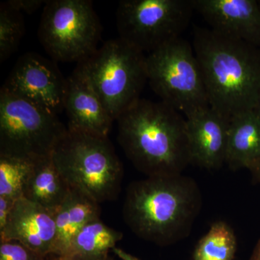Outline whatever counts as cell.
Masks as SVG:
<instances>
[{"mask_svg": "<svg viewBox=\"0 0 260 260\" xmlns=\"http://www.w3.org/2000/svg\"><path fill=\"white\" fill-rule=\"evenodd\" d=\"M192 47L210 107L229 120L255 110L260 93V49L203 28H195Z\"/></svg>", "mask_w": 260, "mask_h": 260, "instance_id": "obj_1", "label": "cell"}, {"mask_svg": "<svg viewBox=\"0 0 260 260\" xmlns=\"http://www.w3.org/2000/svg\"><path fill=\"white\" fill-rule=\"evenodd\" d=\"M116 122L121 148L147 177L179 175L191 164L186 118L161 101L140 99Z\"/></svg>", "mask_w": 260, "mask_h": 260, "instance_id": "obj_2", "label": "cell"}, {"mask_svg": "<svg viewBox=\"0 0 260 260\" xmlns=\"http://www.w3.org/2000/svg\"><path fill=\"white\" fill-rule=\"evenodd\" d=\"M200 208V189L191 178L148 177L128 186L123 216L138 237L168 246L189 235Z\"/></svg>", "mask_w": 260, "mask_h": 260, "instance_id": "obj_3", "label": "cell"}, {"mask_svg": "<svg viewBox=\"0 0 260 260\" xmlns=\"http://www.w3.org/2000/svg\"><path fill=\"white\" fill-rule=\"evenodd\" d=\"M52 158L70 187L99 204L114 201L120 194L124 170L108 137L68 128Z\"/></svg>", "mask_w": 260, "mask_h": 260, "instance_id": "obj_4", "label": "cell"}, {"mask_svg": "<svg viewBox=\"0 0 260 260\" xmlns=\"http://www.w3.org/2000/svg\"><path fill=\"white\" fill-rule=\"evenodd\" d=\"M114 121L140 100L148 81L146 56L122 39H111L78 63Z\"/></svg>", "mask_w": 260, "mask_h": 260, "instance_id": "obj_5", "label": "cell"}, {"mask_svg": "<svg viewBox=\"0 0 260 260\" xmlns=\"http://www.w3.org/2000/svg\"><path fill=\"white\" fill-rule=\"evenodd\" d=\"M68 128L57 114L0 90V155L36 161L49 156Z\"/></svg>", "mask_w": 260, "mask_h": 260, "instance_id": "obj_6", "label": "cell"}, {"mask_svg": "<svg viewBox=\"0 0 260 260\" xmlns=\"http://www.w3.org/2000/svg\"><path fill=\"white\" fill-rule=\"evenodd\" d=\"M148 81L161 102L184 116L209 107L192 45L178 38L146 55Z\"/></svg>", "mask_w": 260, "mask_h": 260, "instance_id": "obj_7", "label": "cell"}, {"mask_svg": "<svg viewBox=\"0 0 260 260\" xmlns=\"http://www.w3.org/2000/svg\"><path fill=\"white\" fill-rule=\"evenodd\" d=\"M38 35L53 60L78 64L97 50L102 25L91 1L49 0Z\"/></svg>", "mask_w": 260, "mask_h": 260, "instance_id": "obj_8", "label": "cell"}, {"mask_svg": "<svg viewBox=\"0 0 260 260\" xmlns=\"http://www.w3.org/2000/svg\"><path fill=\"white\" fill-rule=\"evenodd\" d=\"M194 11L193 0H122L116 15L119 38L150 54L181 37Z\"/></svg>", "mask_w": 260, "mask_h": 260, "instance_id": "obj_9", "label": "cell"}, {"mask_svg": "<svg viewBox=\"0 0 260 260\" xmlns=\"http://www.w3.org/2000/svg\"><path fill=\"white\" fill-rule=\"evenodd\" d=\"M67 86L55 61L29 52L19 58L2 88L58 115L64 111Z\"/></svg>", "mask_w": 260, "mask_h": 260, "instance_id": "obj_10", "label": "cell"}, {"mask_svg": "<svg viewBox=\"0 0 260 260\" xmlns=\"http://www.w3.org/2000/svg\"><path fill=\"white\" fill-rule=\"evenodd\" d=\"M193 5L213 31L260 49L257 0H193Z\"/></svg>", "mask_w": 260, "mask_h": 260, "instance_id": "obj_11", "label": "cell"}, {"mask_svg": "<svg viewBox=\"0 0 260 260\" xmlns=\"http://www.w3.org/2000/svg\"><path fill=\"white\" fill-rule=\"evenodd\" d=\"M191 164L207 169H217L226 158L230 120L207 107L186 116Z\"/></svg>", "mask_w": 260, "mask_h": 260, "instance_id": "obj_12", "label": "cell"}, {"mask_svg": "<svg viewBox=\"0 0 260 260\" xmlns=\"http://www.w3.org/2000/svg\"><path fill=\"white\" fill-rule=\"evenodd\" d=\"M19 241L47 257L53 254L56 240L55 213L21 198L10 214L0 241Z\"/></svg>", "mask_w": 260, "mask_h": 260, "instance_id": "obj_13", "label": "cell"}, {"mask_svg": "<svg viewBox=\"0 0 260 260\" xmlns=\"http://www.w3.org/2000/svg\"><path fill=\"white\" fill-rule=\"evenodd\" d=\"M64 111L68 129L108 137L114 119L79 67L67 78Z\"/></svg>", "mask_w": 260, "mask_h": 260, "instance_id": "obj_14", "label": "cell"}, {"mask_svg": "<svg viewBox=\"0 0 260 260\" xmlns=\"http://www.w3.org/2000/svg\"><path fill=\"white\" fill-rule=\"evenodd\" d=\"M101 216V208L89 195L70 187L68 198L55 213L56 240L53 255L64 259L72 242L85 224Z\"/></svg>", "mask_w": 260, "mask_h": 260, "instance_id": "obj_15", "label": "cell"}, {"mask_svg": "<svg viewBox=\"0 0 260 260\" xmlns=\"http://www.w3.org/2000/svg\"><path fill=\"white\" fill-rule=\"evenodd\" d=\"M260 158V115L255 110L233 117L225 162L233 170L248 169Z\"/></svg>", "mask_w": 260, "mask_h": 260, "instance_id": "obj_16", "label": "cell"}, {"mask_svg": "<svg viewBox=\"0 0 260 260\" xmlns=\"http://www.w3.org/2000/svg\"><path fill=\"white\" fill-rule=\"evenodd\" d=\"M70 191L69 184L56 168L51 154L34 162L23 198L56 213Z\"/></svg>", "mask_w": 260, "mask_h": 260, "instance_id": "obj_17", "label": "cell"}, {"mask_svg": "<svg viewBox=\"0 0 260 260\" xmlns=\"http://www.w3.org/2000/svg\"><path fill=\"white\" fill-rule=\"evenodd\" d=\"M122 238V233L108 226L100 218L93 219L75 235L68 256L62 260L104 259Z\"/></svg>", "mask_w": 260, "mask_h": 260, "instance_id": "obj_18", "label": "cell"}, {"mask_svg": "<svg viewBox=\"0 0 260 260\" xmlns=\"http://www.w3.org/2000/svg\"><path fill=\"white\" fill-rule=\"evenodd\" d=\"M237 249V238L229 224L217 221L197 244L194 260H233Z\"/></svg>", "mask_w": 260, "mask_h": 260, "instance_id": "obj_19", "label": "cell"}, {"mask_svg": "<svg viewBox=\"0 0 260 260\" xmlns=\"http://www.w3.org/2000/svg\"><path fill=\"white\" fill-rule=\"evenodd\" d=\"M34 162L0 155V196L13 200L23 198L24 186Z\"/></svg>", "mask_w": 260, "mask_h": 260, "instance_id": "obj_20", "label": "cell"}, {"mask_svg": "<svg viewBox=\"0 0 260 260\" xmlns=\"http://www.w3.org/2000/svg\"><path fill=\"white\" fill-rule=\"evenodd\" d=\"M25 34V23L22 13L0 4V61L3 62L18 49Z\"/></svg>", "mask_w": 260, "mask_h": 260, "instance_id": "obj_21", "label": "cell"}, {"mask_svg": "<svg viewBox=\"0 0 260 260\" xmlns=\"http://www.w3.org/2000/svg\"><path fill=\"white\" fill-rule=\"evenodd\" d=\"M45 256L19 241H0V260H44Z\"/></svg>", "mask_w": 260, "mask_h": 260, "instance_id": "obj_22", "label": "cell"}, {"mask_svg": "<svg viewBox=\"0 0 260 260\" xmlns=\"http://www.w3.org/2000/svg\"><path fill=\"white\" fill-rule=\"evenodd\" d=\"M47 1L44 0H10L5 2L7 5L20 13H26L31 14L34 12L45 5Z\"/></svg>", "mask_w": 260, "mask_h": 260, "instance_id": "obj_23", "label": "cell"}, {"mask_svg": "<svg viewBox=\"0 0 260 260\" xmlns=\"http://www.w3.org/2000/svg\"><path fill=\"white\" fill-rule=\"evenodd\" d=\"M16 200L0 196V233L4 231Z\"/></svg>", "mask_w": 260, "mask_h": 260, "instance_id": "obj_24", "label": "cell"}, {"mask_svg": "<svg viewBox=\"0 0 260 260\" xmlns=\"http://www.w3.org/2000/svg\"><path fill=\"white\" fill-rule=\"evenodd\" d=\"M112 251L121 260H140L136 256L132 255L129 253L126 252V251L119 249V248L115 247Z\"/></svg>", "mask_w": 260, "mask_h": 260, "instance_id": "obj_25", "label": "cell"}, {"mask_svg": "<svg viewBox=\"0 0 260 260\" xmlns=\"http://www.w3.org/2000/svg\"><path fill=\"white\" fill-rule=\"evenodd\" d=\"M249 170L252 174L253 177L260 184V158L249 168Z\"/></svg>", "mask_w": 260, "mask_h": 260, "instance_id": "obj_26", "label": "cell"}, {"mask_svg": "<svg viewBox=\"0 0 260 260\" xmlns=\"http://www.w3.org/2000/svg\"><path fill=\"white\" fill-rule=\"evenodd\" d=\"M249 260H260V239L256 243L255 247H254Z\"/></svg>", "mask_w": 260, "mask_h": 260, "instance_id": "obj_27", "label": "cell"}, {"mask_svg": "<svg viewBox=\"0 0 260 260\" xmlns=\"http://www.w3.org/2000/svg\"><path fill=\"white\" fill-rule=\"evenodd\" d=\"M255 111L260 115V93L259 95V99H258L257 105H256Z\"/></svg>", "mask_w": 260, "mask_h": 260, "instance_id": "obj_28", "label": "cell"}, {"mask_svg": "<svg viewBox=\"0 0 260 260\" xmlns=\"http://www.w3.org/2000/svg\"><path fill=\"white\" fill-rule=\"evenodd\" d=\"M100 260H116L111 256H108L107 257L104 258V259H100Z\"/></svg>", "mask_w": 260, "mask_h": 260, "instance_id": "obj_29", "label": "cell"}, {"mask_svg": "<svg viewBox=\"0 0 260 260\" xmlns=\"http://www.w3.org/2000/svg\"><path fill=\"white\" fill-rule=\"evenodd\" d=\"M44 260H62L61 259H60V258H59V257H54L53 258V259H44Z\"/></svg>", "mask_w": 260, "mask_h": 260, "instance_id": "obj_30", "label": "cell"}, {"mask_svg": "<svg viewBox=\"0 0 260 260\" xmlns=\"http://www.w3.org/2000/svg\"><path fill=\"white\" fill-rule=\"evenodd\" d=\"M258 5H259V8H260V0H257Z\"/></svg>", "mask_w": 260, "mask_h": 260, "instance_id": "obj_31", "label": "cell"}]
</instances>
